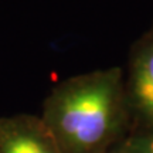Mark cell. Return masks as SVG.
<instances>
[{"instance_id": "6da1fadb", "label": "cell", "mask_w": 153, "mask_h": 153, "mask_svg": "<svg viewBox=\"0 0 153 153\" xmlns=\"http://www.w3.org/2000/svg\"><path fill=\"white\" fill-rule=\"evenodd\" d=\"M40 118L62 153H109L126 139L131 120L122 71L102 68L60 81Z\"/></svg>"}, {"instance_id": "7a4b0ae2", "label": "cell", "mask_w": 153, "mask_h": 153, "mask_svg": "<svg viewBox=\"0 0 153 153\" xmlns=\"http://www.w3.org/2000/svg\"><path fill=\"white\" fill-rule=\"evenodd\" d=\"M0 153H62L40 115L0 116Z\"/></svg>"}, {"instance_id": "3957f363", "label": "cell", "mask_w": 153, "mask_h": 153, "mask_svg": "<svg viewBox=\"0 0 153 153\" xmlns=\"http://www.w3.org/2000/svg\"><path fill=\"white\" fill-rule=\"evenodd\" d=\"M131 119H136L142 131L153 129V37L136 48L131 62V74L125 85Z\"/></svg>"}, {"instance_id": "277c9868", "label": "cell", "mask_w": 153, "mask_h": 153, "mask_svg": "<svg viewBox=\"0 0 153 153\" xmlns=\"http://www.w3.org/2000/svg\"><path fill=\"white\" fill-rule=\"evenodd\" d=\"M118 148L122 153H153V129L133 132Z\"/></svg>"}, {"instance_id": "5b68a950", "label": "cell", "mask_w": 153, "mask_h": 153, "mask_svg": "<svg viewBox=\"0 0 153 153\" xmlns=\"http://www.w3.org/2000/svg\"><path fill=\"white\" fill-rule=\"evenodd\" d=\"M109 153H122V152H120V149L118 148V146H116V148H115V149H112V150H111Z\"/></svg>"}]
</instances>
